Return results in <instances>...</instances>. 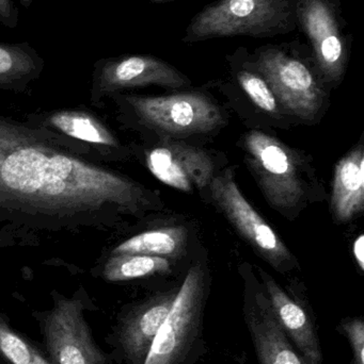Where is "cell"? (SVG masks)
<instances>
[{
	"label": "cell",
	"instance_id": "1",
	"mask_svg": "<svg viewBox=\"0 0 364 364\" xmlns=\"http://www.w3.org/2000/svg\"><path fill=\"white\" fill-rule=\"evenodd\" d=\"M141 192L124 177L0 121V205L49 216L135 208Z\"/></svg>",
	"mask_w": 364,
	"mask_h": 364
},
{
	"label": "cell",
	"instance_id": "2",
	"mask_svg": "<svg viewBox=\"0 0 364 364\" xmlns=\"http://www.w3.org/2000/svg\"><path fill=\"white\" fill-rule=\"evenodd\" d=\"M298 0H217L192 17L185 43L230 36L286 34L296 25Z\"/></svg>",
	"mask_w": 364,
	"mask_h": 364
},
{
	"label": "cell",
	"instance_id": "3",
	"mask_svg": "<svg viewBox=\"0 0 364 364\" xmlns=\"http://www.w3.org/2000/svg\"><path fill=\"white\" fill-rule=\"evenodd\" d=\"M205 276L200 265L188 271L175 303L160 326L143 364H183L198 335L202 318Z\"/></svg>",
	"mask_w": 364,
	"mask_h": 364
},
{
	"label": "cell",
	"instance_id": "4",
	"mask_svg": "<svg viewBox=\"0 0 364 364\" xmlns=\"http://www.w3.org/2000/svg\"><path fill=\"white\" fill-rule=\"evenodd\" d=\"M248 164L265 196L278 209L296 207L305 194L297 156L281 141L259 130L245 136Z\"/></svg>",
	"mask_w": 364,
	"mask_h": 364
},
{
	"label": "cell",
	"instance_id": "5",
	"mask_svg": "<svg viewBox=\"0 0 364 364\" xmlns=\"http://www.w3.org/2000/svg\"><path fill=\"white\" fill-rule=\"evenodd\" d=\"M126 102L147 125L172 136L205 134L224 123L215 104L201 93L128 96Z\"/></svg>",
	"mask_w": 364,
	"mask_h": 364
},
{
	"label": "cell",
	"instance_id": "6",
	"mask_svg": "<svg viewBox=\"0 0 364 364\" xmlns=\"http://www.w3.org/2000/svg\"><path fill=\"white\" fill-rule=\"evenodd\" d=\"M256 66L284 108L301 119H313L322 106L323 92L301 60L269 46L258 51Z\"/></svg>",
	"mask_w": 364,
	"mask_h": 364
},
{
	"label": "cell",
	"instance_id": "7",
	"mask_svg": "<svg viewBox=\"0 0 364 364\" xmlns=\"http://www.w3.org/2000/svg\"><path fill=\"white\" fill-rule=\"evenodd\" d=\"M45 346L53 364H107L83 318V304L59 297L44 321Z\"/></svg>",
	"mask_w": 364,
	"mask_h": 364
},
{
	"label": "cell",
	"instance_id": "8",
	"mask_svg": "<svg viewBox=\"0 0 364 364\" xmlns=\"http://www.w3.org/2000/svg\"><path fill=\"white\" fill-rule=\"evenodd\" d=\"M212 198L239 233L275 267L281 269L292 259L271 225L245 198L231 171L211 181Z\"/></svg>",
	"mask_w": 364,
	"mask_h": 364
},
{
	"label": "cell",
	"instance_id": "9",
	"mask_svg": "<svg viewBox=\"0 0 364 364\" xmlns=\"http://www.w3.org/2000/svg\"><path fill=\"white\" fill-rule=\"evenodd\" d=\"M296 15L313 46L318 68L328 80L339 81L348 60L339 9L333 0H298Z\"/></svg>",
	"mask_w": 364,
	"mask_h": 364
},
{
	"label": "cell",
	"instance_id": "10",
	"mask_svg": "<svg viewBox=\"0 0 364 364\" xmlns=\"http://www.w3.org/2000/svg\"><path fill=\"white\" fill-rule=\"evenodd\" d=\"M152 85L179 89L187 85L188 80L177 68L153 55L106 58L94 65V94L115 93Z\"/></svg>",
	"mask_w": 364,
	"mask_h": 364
},
{
	"label": "cell",
	"instance_id": "11",
	"mask_svg": "<svg viewBox=\"0 0 364 364\" xmlns=\"http://www.w3.org/2000/svg\"><path fill=\"white\" fill-rule=\"evenodd\" d=\"M147 164L158 181L182 192H190L194 186L203 188L213 179L211 158L185 144L171 143L154 149L147 154Z\"/></svg>",
	"mask_w": 364,
	"mask_h": 364
},
{
	"label": "cell",
	"instance_id": "12",
	"mask_svg": "<svg viewBox=\"0 0 364 364\" xmlns=\"http://www.w3.org/2000/svg\"><path fill=\"white\" fill-rule=\"evenodd\" d=\"M245 322L259 364H308L280 326L266 293L246 303Z\"/></svg>",
	"mask_w": 364,
	"mask_h": 364
},
{
	"label": "cell",
	"instance_id": "13",
	"mask_svg": "<svg viewBox=\"0 0 364 364\" xmlns=\"http://www.w3.org/2000/svg\"><path fill=\"white\" fill-rule=\"evenodd\" d=\"M175 294L160 295L135 308L122 318L118 342L130 364H143L154 339L175 303Z\"/></svg>",
	"mask_w": 364,
	"mask_h": 364
},
{
	"label": "cell",
	"instance_id": "14",
	"mask_svg": "<svg viewBox=\"0 0 364 364\" xmlns=\"http://www.w3.org/2000/svg\"><path fill=\"white\" fill-rule=\"evenodd\" d=\"M264 275L265 291L280 326L308 364H323L316 327L303 306L288 296L279 284Z\"/></svg>",
	"mask_w": 364,
	"mask_h": 364
},
{
	"label": "cell",
	"instance_id": "15",
	"mask_svg": "<svg viewBox=\"0 0 364 364\" xmlns=\"http://www.w3.org/2000/svg\"><path fill=\"white\" fill-rule=\"evenodd\" d=\"M364 151L355 147L336 166L331 210L339 222L345 223L363 211Z\"/></svg>",
	"mask_w": 364,
	"mask_h": 364
},
{
	"label": "cell",
	"instance_id": "16",
	"mask_svg": "<svg viewBox=\"0 0 364 364\" xmlns=\"http://www.w3.org/2000/svg\"><path fill=\"white\" fill-rule=\"evenodd\" d=\"M44 60L28 42H0V87H21L36 78Z\"/></svg>",
	"mask_w": 364,
	"mask_h": 364
},
{
	"label": "cell",
	"instance_id": "17",
	"mask_svg": "<svg viewBox=\"0 0 364 364\" xmlns=\"http://www.w3.org/2000/svg\"><path fill=\"white\" fill-rule=\"evenodd\" d=\"M186 241L187 230L184 227L156 229L126 240L113 250V255H147L162 258L177 257L185 248Z\"/></svg>",
	"mask_w": 364,
	"mask_h": 364
},
{
	"label": "cell",
	"instance_id": "18",
	"mask_svg": "<svg viewBox=\"0 0 364 364\" xmlns=\"http://www.w3.org/2000/svg\"><path fill=\"white\" fill-rule=\"evenodd\" d=\"M170 271V261L162 257L117 255L107 261L103 276L108 282H128Z\"/></svg>",
	"mask_w": 364,
	"mask_h": 364
},
{
	"label": "cell",
	"instance_id": "19",
	"mask_svg": "<svg viewBox=\"0 0 364 364\" xmlns=\"http://www.w3.org/2000/svg\"><path fill=\"white\" fill-rule=\"evenodd\" d=\"M51 124L68 136L92 144L115 146V138L95 119L85 113L60 112L51 117Z\"/></svg>",
	"mask_w": 364,
	"mask_h": 364
},
{
	"label": "cell",
	"instance_id": "20",
	"mask_svg": "<svg viewBox=\"0 0 364 364\" xmlns=\"http://www.w3.org/2000/svg\"><path fill=\"white\" fill-rule=\"evenodd\" d=\"M0 360L4 364H53L0 314Z\"/></svg>",
	"mask_w": 364,
	"mask_h": 364
},
{
	"label": "cell",
	"instance_id": "21",
	"mask_svg": "<svg viewBox=\"0 0 364 364\" xmlns=\"http://www.w3.org/2000/svg\"><path fill=\"white\" fill-rule=\"evenodd\" d=\"M237 79L241 89L261 110L267 113L277 111V98L262 76L249 70H241L237 75Z\"/></svg>",
	"mask_w": 364,
	"mask_h": 364
},
{
	"label": "cell",
	"instance_id": "22",
	"mask_svg": "<svg viewBox=\"0 0 364 364\" xmlns=\"http://www.w3.org/2000/svg\"><path fill=\"white\" fill-rule=\"evenodd\" d=\"M342 329L350 340L354 364H364V322L363 318H348L342 323Z\"/></svg>",
	"mask_w": 364,
	"mask_h": 364
},
{
	"label": "cell",
	"instance_id": "23",
	"mask_svg": "<svg viewBox=\"0 0 364 364\" xmlns=\"http://www.w3.org/2000/svg\"><path fill=\"white\" fill-rule=\"evenodd\" d=\"M19 23V11L13 0H0V25L15 29Z\"/></svg>",
	"mask_w": 364,
	"mask_h": 364
},
{
	"label": "cell",
	"instance_id": "24",
	"mask_svg": "<svg viewBox=\"0 0 364 364\" xmlns=\"http://www.w3.org/2000/svg\"><path fill=\"white\" fill-rule=\"evenodd\" d=\"M353 250H354V256L355 259H356L357 263H358L359 267H360L361 271L364 269V235H360L358 237H357L356 241L354 243V247H353Z\"/></svg>",
	"mask_w": 364,
	"mask_h": 364
},
{
	"label": "cell",
	"instance_id": "25",
	"mask_svg": "<svg viewBox=\"0 0 364 364\" xmlns=\"http://www.w3.org/2000/svg\"><path fill=\"white\" fill-rule=\"evenodd\" d=\"M32 2H33V0H19V4H21L25 9L30 8Z\"/></svg>",
	"mask_w": 364,
	"mask_h": 364
},
{
	"label": "cell",
	"instance_id": "26",
	"mask_svg": "<svg viewBox=\"0 0 364 364\" xmlns=\"http://www.w3.org/2000/svg\"><path fill=\"white\" fill-rule=\"evenodd\" d=\"M151 4H167V2L177 1V0H147Z\"/></svg>",
	"mask_w": 364,
	"mask_h": 364
}]
</instances>
